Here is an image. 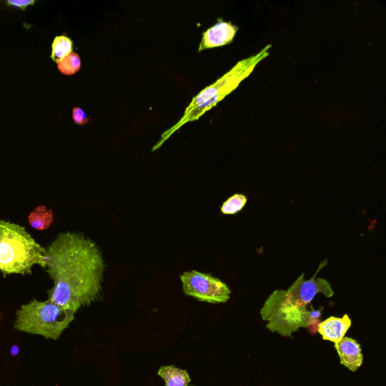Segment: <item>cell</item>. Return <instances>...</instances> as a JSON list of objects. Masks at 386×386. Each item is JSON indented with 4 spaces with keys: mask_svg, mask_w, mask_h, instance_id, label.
I'll return each instance as SVG.
<instances>
[{
    "mask_svg": "<svg viewBox=\"0 0 386 386\" xmlns=\"http://www.w3.org/2000/svg\"><path fill=\"white\" fill-rule=\"evenodd\" d=\"M80 67L81 59L76 52H71L58 63V68L61 73L67 76L77 74Z\"/></svg>",
    "mask_w": 386,
    "mask_h": 386,
    "instance_id": "cell-13",
    "label": "cell"
},
{
    "mask_svg": "<svg viewBox=\"0 0 386 386\" xmlns=\"http://www.w3.org/2000/svg\"><path fill=\"white\" fill-rule=\"evenodd\" d=\"M248 202L247 197L242 194H235L230 197L221 207L223 214L232 215L241 211Z\"/></svg>",
    "mask_w": 386,
    "mask_h": 386,
    "instance_id": "cell-14",
    "label": "cell"
},
{
    "mask_svg": "<svg viewBox=\"0 0 386 386\" xmlns=\"http://www.w3.org/2000/svg\"><path fill=\"white\" fill-rule=\"evenodd\" d=\"M158 375L164 380L166 386H188L191 382L186 371L174 365L161 367Z\"/></svg>",
    "mask_w": 386,
    "mask_h": 386,
    "instance_id": "cell-10",
    "label": "cell"
},
{
    "mask_svg": "<svg viewBox=\"0 0 386 386\" xmlns=\"http://www.w3.org/2000/svg\"><path fill=\"white\" fill-rule=\"evenodd\" d=\"M47 250L19 224L0 220V271L3 277L31 275L34 265L46 269Z\"/></svg>",
    "mask_w": 386,
    "mask_h": 386,
    "instance_id": "cell-4",
    "label": "cell"
},
{
    "mask_svg": "<svg viewBox=\"0 0 386 386\" xmlns=\"http://www.w3.org/2000/svg\"><path fill=\"white\" fill-rule=\"evenodd\" d=\"M54 282L48 300L77 313L99 300L106 264L99 247L79 232H61L45 255Z\"/></svg>",
    "mask_w": 386,
    "mask_h": 386,
    "instance_id": "cell-1",
    "label": "cell"
},
{
    "mask_svg": "<svg viewBox=\"0 0 386 386\" xmlns=\"http://www.w3.org/2000/svg\"><path fill=\"white\" fill-rule=\"evenodd\" d=\"M72 50H73V42L65 35H58L52 43L51 58L54 62L58 63L70 55Z\"/></svg>",
    "mask_w": 386,
    "mask_h": 386,
    "instance_id": "cell-12",
    "label": "cell"
},
{
    "mask_svg": "<svg viewBox=\"0 0 386 386\" xmlns=\"http://www.w3.org/2000/svg\"><path fill=\"white\" fill-rule=\"evenodd\" d=\"M188 386H190V385H188ZM191 386H195V385H191Z\"/></svg>",
    "mask_w": 386,
    "mask_h": 386,
    "instance_id": "cell-18",
    "label": "cell"
},
{
    "mask_svg": "<svg viewBox=\"0 0 386 386\" xmlns=\"http://www.w3.org/2000/svg\"><path fill=\"white\" fill-rule=\"evenodd\" d=\"M351 325L352 320L347 314L342 318L331 316L320 323L318 333L322 336L323 339L337 344L345 337Z\"/></svg>",
    "mask_w": 386,
    "mask_h": 386,
    "instance_id": "cell-9",
    "label": "cell"
},
{
    "mask_svg": "<svg viewBox=\"0 0 386 386\" xmlns=\"http://www.w3.org/2000/svg\"><path fill=\"white\" fill-rule=\"evenodd\" d=\"M322 310L323 307H321V309L315 310L311 306L307 329L308 330L309 333L312 335H315L318 333L319 325L321 323Z\"/></svg>",
    "mask_w": 386,
    "mask_h": 386,
    "instance_id": "cell-15",
    "label": "cell"
},
{
    "mask_svg": "<svg viewBox=\"0 0 386 386\" xmlns=\"http://www.w3.org/2000/svg\"><path fill=\"white\" fill-rule=\"evenodd\" d=\"M74 319L75 313L49 300L40 302L34 299L16 312L14 328L24 333L57 340Z\"/></svg>",
    "mask_w": 386,
    "mask_h": 386,
    "instance_id": "cell-5",
    "label": "cell"
},
{
    "mask_svg": "<svg viewBox=\"0 0 386 386\" xmlns=\"http://www.w3.org/2000/svg\"><path fill=\"white\" fill-rule=\"evenodd\" d=\"M73 120L76 124L80 125L85 124L89 122V118L86 113L83 109L79 108V107H75L74 109Z\"/></svg>",
    "mask_w": 386,
    "mask_h": 386,
    "instance_id": "cell-16",
    "label": "cell"
},
{
    "mask_svg": "<svg viewBox=\"0 0 386 386\" xmlns=\"http://www.w3.org/2000/svg\"><path fill=\"white\" fill-rule=\"evenodd\" d=\"M34 3V0H31V1H13V0H8V1H7V5L8 6L20 8L22 10H25L26 8Z\"/></svg>",
    "mask_w": 386,
    "mask_h": 386,
    "instance_id": "cell-17",
    "label": "cell"
},
{
    "mask_svg": "<svg viewBox=\"0 0 386 386\" xmlns=\"http://www.w3.org/2000/svg\"><path fill=\"white\" fill-rule=\"evenodd\" d=\"M271 47L272 45H268L257 55L239 61L225 75L195 96L185 111L182 120L163 134L152 151L163 146V143L184 124L198 120L206 112L212 109L228 95L234 91L242 81L252 73L259 63L268 56V51Z\"/></svg>",
    "mask_w": 386,
    "mask_h": 386,
    "instance_id": "cell-3",
    "label": "cell"
},
{
    "mask_svg": "<svg viewBox=\"0 0 386 386\" xmlns=\"http://www.w3.org/2000/svg\"><path fill=\"white\" fill-rule=\"evenodd\" d=\"M327 262L328 259L321 264L309 280H304L303 273L289 290H277L269 296L259 312L262 319L268 321L267 329L282 337H291L293 332L301 328H307L310 314L308 306L316 296L323 293L330 298L335 294L326 280L316 278Z\"/></svg>",
    "mask_w": 386,
    "mask_h": 386,
    "instance_id": "cell-2",
    "label": "cell"
},
{
    "mask_svg": "<svg viewBox=\"0 0 386 386\" xmlns=\"http://www.w3.org/2000/svg\"><path fill=\"white\" fill-rule=\"evenodd\" d=\"M238 31L237 26L219 19L216 24L203 33L199 51L230 44L235 39Z\"/></svg>",
    "mask_w": 386,
    "mask_h": 386,
    "instance_id": "cell-7",
    "label": "cell"
},
{
    "mask_svg": "<svg viewBox=\"0 0 386 386\" xmlns=\"http://www.w3.org/2000/svg\"><path fill=\"white\" fill-rule=\"evenodd\" d=\"M340 359V364L345 366L349 371L355 372L364 361L362 350L356 340L344 337L335 346Z\"/></svg>",
    "mask_w": 386,
    "mask_h": 386,
    "instance_id": "cell-8",
    "label": "cell"
},
{
    "mask_svg": "<svg viewBox=\"0 0 386 386\" xmlns=\"http://www.w3.org/2000/svg\"><path fill=\"white\" fill-rule=\"evenodd\" d=\"M183 291L197 300L212 304L225 303L230 299V287L211 274L193 271L181 276Z\"/></svg>",
    "mask_w": 386,
    "mask_h": 386,
    "instance_id": "cell-6",
    "label": "cell"
},
{
    "mask_svg": "<svg viewBox=\"0 0 386 386\" xmlns=\"http://www.w3.org/2000/svg\"><path fill=\"white\" fill-rule=\"evenodd\" d=\"M31 226L38 230L49 229L54 222V214L46 206L41 205L35 208L29 215Z\"/></svg>",
    "mask_w": 386,
    "mask_h": 386,
    "instance_id": "cell-11",
    "label": "cell"
}]
</instances>
